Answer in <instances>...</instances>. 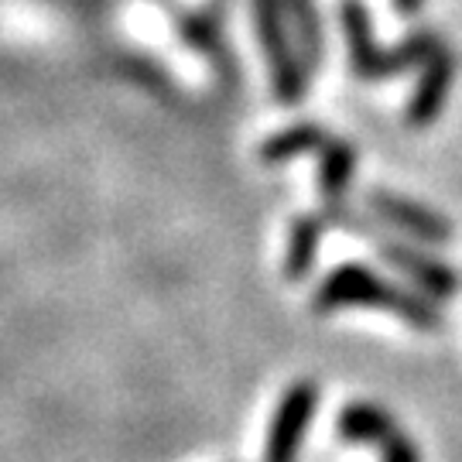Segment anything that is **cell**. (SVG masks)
Returning <instances> with one entry per match:
<instances>
[{"label": "cell", "mask_w": 462, "mask_h": 462, "mask_svg": "<svg viewBox=\"0 0 462 462\" xmlns=\"http://www.w3.org/2000/svg\"><path fill=\"white\" fill-rule=\"evenodd\" d=\"M380 309L397 319H404L418 332H439L442 329V312L435 298L414 295L401 284H391L380 274H374L366 264H339L332 267L326 281L315 288L312 309L319 315H329L336 309Z\"/></svg>", "instance_id": "6da1fadb"}, {"label": "cell", "mask_w": 462, "mask_h": 462, "mask_svg": "<svg viewBox=\"0 0 462 462\" xmlns=\"http://www.w3.org/2000/svg\"><path fill=\"white\" fill-rule=\"evenodd\" d=\"M339 24H343V38H346L349 69L364 83H380L387 76H401L414 66H425L431 55L446 45V38L439 32H414L394 49H383L374 38V21H370L364 0H343Z\"/></svg>", "instance_id": "7a4b0ae2"}, {"label": "cell", "mask_w": 462, "mask_h": 462, "mask_svg": "<svg viewBox=\"0 0 462 462\" xmlns=\"http://www.w3.org/2000/svg\"><path fill=\"white\" fill-rule=\"evenodd\" d=\"M254 24H257V38L264 45L274 99L291 106L309 89V69L301 62L291 28H288L284 0H254Z\"/></svg>", "instance_id": "3957f363"}, {"label": "cell", "mask_w": 462, "mask_h": 462, "mask_svg": "<svg viewBox=\"0 0 462 462\" xmlns=\"http://www.w3.org/2000/svg\"><path fill=\"white\" fill-rule=\"evenodd\" d=\"M360 236L374 240L380 257L394 267V271H401L408 281H414V284L429 298H435V301H446V298L462 291V278L456 267H448L446 261H439V257L429 254L425 247H414V244H404V240L387 236L374 219H364Z\"/></svg>", "instance_id": "277c9868"}, {"label": "cell", "mask_w": 462, "mask_h": 462, "mask_svg": "<svg viewBox=\"0 0 462 462\" xmlns=\"http://www.w3.org/2000/svg\"><path fill=\"white\" fill-rule=\"evenodd\" d=\"M336 429H339V435H343L346 442L377 446L383 462H421L414 442L408 439V431L401 429L380 404L353 401V404H346V408L339 411Z\"/></svg>", "instance_id": "5b68a950"}, {"label": "cell", "mask_w": 462, "mask_h": 462, "mask_svg": "<svg viewBox=\"0 0 462 462\" xmlns=\"http://www.w3.org/2000/svg\"><path fill=\"white\" fill-rule=\"evenodd\" d=\"M319 383L315 380H295L284 394L274 418H271V431H267L264 462H295L305 429L312 421L315 408H319Z\"/></svg>", "instance_id": "8992f818"}, {"label": "cell", "mask_w": 462, "mask_h": 462, "mask_svg": "<svg viewBox=\"0 0 462 462\" xmlns=\"http://www.w3.org/2000/svg\"><path fill=\"white\" fill-rule=\"evenodd\" d=\"M366 209L377 216L380 223L404 230L414 240H425V244H448L456 230L442 213H435L429 206L414 202V199L391 192V189H366Z\"/></svg>", "instance_id": "52a82bcc"}, {"label": "cell", "mask_w": 462, "mask_h": 462, "mask_svg": "<svg viewBox=\"0 0 462 462\" xmlns=\"http://www.w3.org/2000/svg\"><path fill=\"white\" fill-rule=\"evenodd\" d=\"M456 72H459V55L448 45H442L421 66V79L414 86L411 99H408V114H404V120L411 127H431L439 120V114H442V106H446L448 99V89L456 83Z\"/></svg>", "instance_id": "ba28073f"}, {"label": "cell", "mask_w": 462, "mask_h": 462, "mask_svg": "<svg viewBox=\"0 0 462 462\" xmlns=\"http://www.w3.org/2000/svg\"><path fill=\"white\" fill-rule=\"evenodd\" d=\"M329 219L326 213H298L288 226V247H284V278L305 281L319 261V244L326 236Z\"/></svg>", "instance_id": "9c48e42d"}, {"label": "cell", "mask_w": 462, "mask_h": 462, "mask_svg": "<svg viewBox=\"0 0 462 462\" xmlns=\"http://www.w3.org/2000/svg\"><path fill=\"white\" fill-rule=\"evenodd\" d=\"M353 175H356V148L349 141H326L322 151H319V171H315L322 202L326 206L346 202Z\"/></svg>", "instance_id": "30bf717a"}, {"label": "cell", "mask_w": 462, "mask_h": 462, "mask_svg": "<svg viewBox=\"0 0 462 462\" xmlns=\"http://www.w3.org/2000/svg\"><path fill=\"white\" fill-rule=\"evenodd\" d=\"M284 17L291 24V38H295L305 69L322 72V66H326V32H322L319 4L315 0H284Z\"/></svg>", "instance_id": "8fae6325"}, {"label": "cell", "mask_w": 462, "mask_h": 462, "mask_svg": "<svg viewBox=\"0 0 462 462\" xmlns=\"http://www.w3.org/2000/svg\"><path fill=\"white\" fill-rule=\"evenodd\" d=\"M326 141H329L326 127H319V124H291V127H284V131L271 134L264 144L257 148V158H261L264 165H284V162H291L298 154L322 151Z\"/></svg>", "instance_id": "7c38bea8"}, {"label": "cell", "mask_w": 462, "mask_h": 462, "mask_svg": "<svg viewBox=\"0 0 462 462\" xmlns=\"http://www.w3.org/2000/svg\"><path fill=\"white\" fill-rule=\"evenodd\" d=\"M391 7H394L401 17H414L425 7V0H391Z\"/></svg>", "instance_id": "4fadbf2b"}]
</instances>
